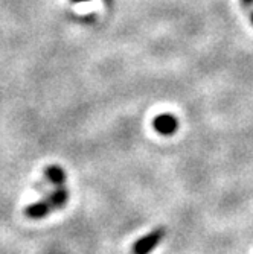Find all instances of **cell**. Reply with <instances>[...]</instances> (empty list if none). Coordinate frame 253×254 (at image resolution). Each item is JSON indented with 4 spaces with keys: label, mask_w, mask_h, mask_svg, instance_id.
<instances>
[{
    "label": "cell",
    "mask_w": 253,
    "mask_h": 254,
    "mask_svg": "<svg viewBox=\"0 0 253 254\" xmlns=\"http://www.w3.org/2000/svg\"><path fill=\"white\" fill-rule=\"evenodd\" d=\"M165 238V230L164 228H157L154 232H150L139 241H136L133 245V254H150L151 251L156 250V247L160 244Z\"/></svg>",
    "instance_id": "1"
},
{
    "label": "cell",
    "mask_w": 253,
    "mask_h": 254,
    "mask_svg": "<svg viewBox=\"0 0 253 254\" xmlns=\"http://www.w3.org/2000/svg\"><path fill=\"white\" fill-rule=\"evenodd\" d=\"M153 127L157 132L164 135H171L178 129V121L172 114H159L153 121Z\"/></svg>",
    "instance_id": "2"
},
{
    "label": "cell",
    "mask_w": 253,
    "mask_h": 254,
    "mask_svg": "<svg viewBox=\"0 0 253 254\" xmlns=\"http://www.w3.org/2000/svg\"><path fill=\"white\" fill-rule=\"evenodd\" d=\"M51 210H52V207L48 201H40V202L28 205L25 209V215L29 216L31 219H40V218H44Z\"/></svg>",
    "instance_id": "3"
},
{
    "label": "cell",
    "mask_w": 253,
    "mask_h": 254,
    "mask_svg": "<svg viewBox=\"0 0 253 254\" xmlns=\"http://www.w3.org/2000/svg\"><path fill=\"white\" fill-rule=\"evenodd\" d=\"M67 199H69V192L66 189H63L61 186H58V189L51 193L48 202L51 204L52 210H54V209H60V207H63L67 202Z\"/></svg>",
    "instance_id": "4"
},
{
    "label": "cell",
    "mask_w": 253,
    "mask_h": 254,
    "mask_svg": "<svg viewBox=\"0 0 253 254\" xmlns=\"http://www.w3.org/2000/svg\"><path fill=\"white\" fill-rule=\"evenodd\" d=\"M46 177L49 178V181L55 186H63L66 181V174L60 166H49L46 169Z\"/></svg>",
    "instance_id": "5"
},
{
    "label": "cell",
    "mask_w": 253,
    "mask_h": 254,
    "mask_svg": "<svg viewBox=\"0 0 253 254\" xmlns=\"http://www.w3.org/2000/svg\"><path fill=\"white\" fill-rule=\"evenodd\" d=\"M253 5V0H243V6L244 8H250Z\"/></svg>",
    "instance_id": "6"
},
{
    "label": "cell",
    "mask_w": 253,
    "mask_h": 254,
    "mask_svg": "<svg viewBox=\"0 0 253 254\" xmlns=\"http://www.w3.org/2000/svg\"><path fill=\"white\" fill-rule=\"evenodd\" d=\"M74 3H83V2H87V0H72Z\"/></svg>",
    "instance_id": "7"
},
{
    "label": "cell",
    "mask_w": 253,
    "mask_h": 254,
    "mask_svg": "<svg viewBox=\"0 0 253 254\" xmlns=\"http://www.w3.org/2000/svg\"><path fill=\"white\" fill-rule=\"evenodd\" d=\"M252 21H253V14H252Z\"/></svg>",
    "instance_id": "8"
}]
</instances>
